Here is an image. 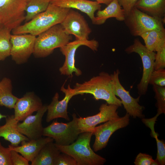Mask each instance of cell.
<instances>
[{"mask_svg": "<svg viewBox=\"0 0 165 165\" xmlns=\"http://www.w3.org/2000/svg\"><path fill=\"white\" fill-rule=\"evenodd\" d=\"M70 9L60 7L50 3L45 11L11 31L13 35L29 34L38 36L54 25L60 24Z\"/></svg>", "mask_w": 165, "mask_h": 165, "instance_id": "obj_1", "label": "cell"}, {"mask_svg": "<svg viewBox=\"0 0 165 165\" xmlns=\"http://www.w3.org/2000/svg\"><path fill=\"white\" fill-rule=\"evenodd\" d=\"M111 74L104 72L82 83H76L73 89L74 96L84 94L92 95L96 100L105 101L108 104L121 106L122 102L114 94L112 88Z\"/></svg>", "mask_w": 165, "mask_h": 165, "instance_id": "obj_2", "label": "cell"}, {"mask_svg": "<svg viewBox=\"0 0 165 165\" xmlns=\"http://www.w3.org/2000/svg\"><path fill=\"white\" fill-rule=\"evenodd\" d=\"M93 133L92 132L81 133L75 141L68 145H55L61 152L72 157L77 165H103L106 159L95 153L90 146Z\"/></svg>", "mask_w": 165, "mask_h": 165, "instance_id": "obj_3", "label": "cell"}, {"mask_svg": "<svg viewBox=\"0 0 165 165\" xmlns=\"http://www.w3.org/2000/svg\"><path fill=\"white\" fill-rule=\"evenodd\" d=\"M72 40L60 24L54 25L36 38L33 54L36 58L46 57L54 49L65 45Z\"/></svg>", "mask_w": 165, "mask_h": 165, "instance_id": "obj_4", "label": "cell"}, {"mask_svg": "<svg viewBox=\"0 0 165 165\" xmlns=\"http://www.w3.org/2000/svg\"><path fill=\"white\" fill-rule=\"evenodd\" d=\"M72 121L67 123L53 121L48 126L44 128L43 136L53 138L55 144L61 146L71 144L81 133L78 124L76 115H72Z\"/></svg>", "mask_w": 165, "mask_h": 165, "instance_id": "obj_5", "label": "cell"}, {"mask_svg": "<svg viewBox=\"0 0 165 165\" xmlns=\"http://www.w3.org/2000/svg\"><path fill=\"white\" fill-rule=\"evenodd\" d=\"M124 21L131 34L135 37L152 30L165 29L164 19L150 16L135 7L125 16Z\"/></svg>", "mask_w": 165, "mask_h": 165, "instance_id": "obj_6", "label": "cell"}, {"mask_svg": "<svg viewBox=\"0 0 165 165\" xmlns=\"http://www.w3.org/2000/svg\"><path fill=\"white\" fill-rule=\"evenodd\" d=\"M125 51L127 54L137 53L141 58L143 73L141 81L137 85V89L139 95H145L147 91L150 77L154 70L156 53L148 50L138 38L135 39L133 44L126 48Z\"/></svg>", "mask_w": 165, "mask_h": 165, "instance_id": "obj_7", "label": "cell"}, {"mask_svg": "<svg viewBox=\"0 0 165 165\" xmlns=\"http://www.w3.org/2000/svg\"><path fill=\"white\" fill-rule=\"evenodd\" d=\"M28 0H0V24L11 31L24 21Z\"/></svg>", "mask_w": 165, "mask_h": 165, "instance_id": "obj_8", "label": "cell"}, {"mask_svg": "<svg viewBox=\"0 0 165 165\" xmlns=\"http://www.w3.org/2000/svg\"><path fill=\"white\" fill-rule=\"evenodd\" d=\"M99 45L98 42L94 39H75L60 48V51L65 57L64 64L59 69L61 74L71 76L74 73L76 76L81 75V71L75 66V56L77 49L81 46H85L93 51H97Z\"/></svg>", "mask_w": 165, "mask_h": 165, "instance_id": "obj_9", "label": "cell"}, {"mask_svg": "<svg viewBox=\"0 0 165 165\" xmlns=\"http://www.w3.org/2000/svg\"><path fill=\"white\" fill-rule=\"evenodd\" d=\"M120 74L119 70L117 69L112 74V86L114 94L120 98L127 113L130 116L134 118H144L145 115L143 112L144 107L138 103L141 96L134 98L130 95L129 91L127 90L120 82L119 79Z\"/></svg>", "mask_w": 165, "mask_h": 165, "instance_id": "obj_10", "label": "cell"}, {"mask_svg": "<svg viewBox=\"0 0 165 165\" xmlns=\"http://www.w3.org/2000/svg\"><path fill=\"white\" fill-rule=\"evenodd\" d=\"M130 116L127 113L123 116L118 117L96 127L93 133L95 140L93 145L95 152L105 148L107 145L109 138L117 130L127 126L130 123Z\"/></svg>", "mask_w": 165, "mask_h": 165, "instance_id": "obj_11", "label": "cell"}, {"mask_svg": "<svg viewBox=\"0 0 165 165\" xmlns=\"http://www.w3.org/2000/svg\"><path fill=\"white\" fill-rule=\"evenodd\" d=\"M36 36L30 34L11 35L10 56L17 64L26 63L33 54Z\"/></svg>", "mask_w": 165, "mask_h": 165, "instance_id": "obj_12", "label": "cell"}, {"mask_svg": "<svg viewBox=\"0 0 165 165\" xmlns=\"http://www.w3.org/2000/svg\"><path fill=\"white\" fill-rule=\"evenodd\" d=\"M60 24L67 34L74 35L76 39L88 40L92 31L84 16L71 9Z\"/></svg>", "mask_w": 165, "mask_h": 165, "instance_id": "obj_13", "label": "cell"}, {"mask_svg": "<svg viewBox=\"0 0 165 165\" xmlns=\"http://www.w3.org/2000/svg\"><path fill=\"white\" fill-rule=\"evenodd\" d=\"M119 107L114 104H103L100 106L99 112L97 114L78 118V124L81 133H93L94 129L97 125L119 117L117 111Z\"/></svg>", "mask_w": 165, "mask_h": 165, "instance_id": "obj_14", "label": "cell"}, {"mask_svg": "<svg viewBox=\"0 0 165 165\" xmlns=\"http://www.w3.org/2000/svg\"><path fill=\"white\" fill-rule=\"evenodd\" d=\"M65 83L62 86L60 90L65 94L64 98L59 101V94L57 92L53 97L50 103L47 105L46 121L47 123L58 118H64L67 121L70 120L67 112L68 105L70 100L74 95L73 89L69 85L67 88L64 87Z\"/></svg>", "mask_w": 165, "mask_h": 165, "instance_id": "obj_15", "label": "cell"}, {"mask_svg": "<svg viewBox=\"0 0 165 165\" xmlns=\"http://www.w3.org/2000/svg\"><path fill=\"white\" fill-rule=\"evenodd\" d=\"M47 110V105H43L35 114L28 116L21 123L19 122L17 124L19 131L30 140L42 137L44 129L42 119Z\"/></svg>", "mask_w": 165, "mask_h": 165, "instance_id": "obj_16", "label": "cell"}, {"mask_svg": "<svg viewBox=\"0 0 165 165\" xmlns=\"http://www.w3.org/2000/svg\"><path fill=\"white\" fill-rule=\"evenodd\" d=\"M43 105L41 99L33 92L26 93L23 97L18 98L14 107L15 119L23 121L28 116L37 112Z\"/></svg>", "mask_w": 165, "mask_h": 165, "instance_id": "obj_17", "label": "cell"}, {"mask_svg": "<svg viewBox=\"0 0 165 165\" xmlns=\"http://www.w3.org/2000/svg\"><path fill=\"white\" fill-rule=\"evenodd\" d=\"M53 139L50 137H41L36 139L24 140L21 142V145L13 146L9 145L11 149L20 154L29 162H32L41 149L47 143L53 142Z\"/></svg>", "mask_w": 165, "mask_h": 165, "instance_id": "obj_18", "label": "cell"}, {"mask_svg": "<svg viewBox=\"0 0 165 165\" xmlns=\"http://www.w3.org/2000/svg\"><path fill=\"white\" fill-rule=\"evenodd\" d=\"M50 3L61 8L79 10L86 14L92 22L95 18V12L101 8V4L97 2L89 0H52Z\"/></svg>", "mask_w": 165, "mask_h": 165, "instance_id": "obj_19", "label": "cell"}, {"mask_svg": "<svg viewBox=\"0 0 165 165\" xmlns=\"http://www.w3.org/2000/svg\"><path fill=\"white\" fill-rule=\"evenodd\" d=\"M6 119L5 123L0 126V137L9 142L13 146H18L23 141L29 140L17 130L19 121L15 119L14 115L7 116Z\"/></svg>", "mask_w": 165, "mask_h": 165, "instance_id": "obj_20", "label": "cell"}, {"mask_svg": "<svg viewBox=\"0 0 165 165\" xmlns=\"http://www.w3.org/2000/svg\"><path fill=\"white\" fill-rule=\"evenodd\" d=\"M96 16L92 22L94 24L101 25L110 18H115L119 21H124L125 15L124 11L118 0H113L102 10L97 11Z\"/></svg>", "mask_w": 165, "mask_h": 165, "instance_id": "obj_21", "label": "cell"}, {"mask_svg": "<svg viewBox=\"0 0 165 165\" xmlns=\"http://www.w3.org/2000/svg\"><path fill=\"white\" fill-rule=\"evenodd\" d=\"M134 7L150 16L165 18V0H138Z\"/></svg>", "mask_w": 165, "mask_h": 165, "instance_id": "obj_22", "label": "cell"}, {"mask_svg": "<svg viewBox=\"0 0 165 165\" xmlns=\"http://www.w3.org/2000/svg\"><path fill=\"white\" fill-rule=\"evenodd\" d=\"M61 153L53 141L49 142L41 149L31 165H54L56 158Z\"/></svg>", "mask_w": 165, "mask_h": 165, "instance_id": "obj_23", "label": "cell"}, {"mask_svg": "<svg viewBox=\"0 0 165 165\" xmlns=\"http://www.w3.org/2000/svg\"><path fill=\"white\" fill-rule=\"evenodd\" d=\"M11 80L4 77L0 81V106L9 109L13 108L18 98L12 93Z\"/></svg>", "mask_w": 165, "mask_h": 165, "instance_id": "obj_24", "label": "cell"}, {"mask_svg": "<svg viewBox=\"0 0 165 165\" xmlns=\"http://www.w3.org/2000/svg\"><path fill=\"white\" fill-rule=\"evenodd\" d=\"M140 36L143 39L145 46L148 50L156 52L159 47L165 43V29L152 30Z\"/></svg>", "mask_w": 165, "mask_h": 165, "instance_id": "obj_25", "label": "cell"}, {"mask_svg": "<svg viewBox=\"0 0 165 165\" xmlns=\"http://www.w3.org/2000/svg\"><path fill=\"white\" fill-rule=\"evenodd\" d=\"M52 0H28L25 8L24 21L28 22L45 11Z\"/></svg>", "mask_w": 165, "mask_h": 165, "instance_id": "obj_26", "label": "cell"}, {"mask_svg": "<svg viewBox=\"0 0 165 165\" xmlns=\"http://www.w3.org/2000/svg\"><path fill=\"white\" fill-rule=\"evenodd\" d=\"M11 31L5 27L0 30V61H4L10 56Z\"/></svg>", "mask_w": 165, "mask_h": 165, "instance_id": "obj_27", "label": "cell"}, {"mask_svg": "<svg viewBox=\"0 0 165 165\" xmlns=\"http://www.w3.org/2000/svg\"><path fill=\"white\" fill-rule=\"evenodd\" d=\"M153 90L155 93V97L156 100V107L157 113L154 118L156 120L157 117L160 114L165 112V86H153Z\"/></svg>", "mask_w": 165, "mask_h": 165, "instance_id": "obj_28", "label": "cell"}, {"mask_svg": "<svg viewBox=\"0 0 165 165\" xmlns=\"http://www.w3.org/2000/svg\"><path fill=\"white\" fill-rule=\"evenodd\" d=\"M149 84L160 86H165V69L161 68L154 70L149 80Z\"/></svg>", "mask_w": 165, "mask_h": 165, "instance_id": "obj_29", "label": "cell"}, {"mask_svg": "<svg viewBox=\"0 0 165 165\" xmlns=\"http://www.w3.org/2000/svg\"><path fill=\"white\" fill-rule=\"evenodd\" d=\"M152 135L155 138L157 144V152L156 159L160 165H164L165 164V145L164 142L160 140L154 130H151Z\"/></svg>", "mask_w": 165, "mask_h": 165, "instance_id": "obj_30", "label": "cell"}, {"mask_svg": "<svg viewBox=\"0 0 165 165\" xmlns=\"http://www.w3.org/2000/svg\"><path fill=\"white\" fill-rule=\"evenodd\" d=\"M156 52L154 62V70L165 68V43L159 47Z\"/></svg>", "mask_w": 165, "mask_h": 165, "instance_id": "obj_31", "label": "cell"}, {"mask_svg": "<svg viewBox=\"0 0 165 165\" xmlns=\"http://www.w3.org/2000/svg\"><path fill=\"white\" fill-rule=\"evenodd\" d=\"M0 165H13L10 149L9 147H4L0 142Z\"/></svg>", "mask_w": 165, "mask_h": 165, "instance_id": "obj_32", "label": "cell"}, {"mask_svg": "<svg viewBox=\"0 0 165 165\" xmlns=\"http://www.w3.org/2000/svg\"><path fill=\"white\" fill-rule=\"evenodd\" d=\"M60 153L56 158L54 165H77L75 160L66 153Z\"/></svg>", "mask_w": 165, "mask_h": 165, "instance_id": "obj_33", "label": "cell"}, {"mask_svg": "<svg viewBox=\"0 0 165 165\" xmlns=\"http://www.w3.org/2000/svg\"><path fill=\"white\" fill-rule=\"evenodd\" d=\"M153 160L152 156L140 153L136 156L134 163L135 165H152Z\"/></svg>", "mask_w": 165, "mask_h": 165, "instance_id": "obj_34", "label": "cell"}, {"mask_svg": "<svg viewBox=\"0 0 165 165\" xmlns=\"http://www.w3.org/2000/svg\"><path fill=\"white\" fill-rule=\"evenodd\" d=\"M13 165H28L29 161L16 151L11 149Z\"/></svg>", "mask_w": 165, "mask_h": 165, "instance_id": "obj_35", "label": "cell"}, {"mask_svg": "<svg viewBox=\"0 0 165 165\" xmlns=\"http://www.w3.org/2000/svg\"><path fill=\"white\" fill-rule=\"evenodd\" d=\"M121 6H122L125 16L130 12L138 0H118Z\"/></svg>", "mask_w": 165, "mask_h": 165, "instance_id": "obj_36", "label": "cell"}, {"mask_svg": "<svg viewBox=\"0 0 165 165\" xmlns=\"http://www.w3.org/2000/svg\"><path fill=\"white\" fill-rule=\"evenodd\" d=\"M99 3L104 4L107 6L113 0H95Z\"/></svg>", "mask_w": 165, "mask_h": 165, "instance_id": "obj_37", "label": "cell"}, {"mask_svg": "<svg viewBox=\"0 0 165 165\" xmlns=\"http://www.w3.org/2000/svg\"><path fill=\"white\" fill-rule=\"evenodd\" d=\"M7 116L4 115H3L0 113V120L2 118H6Z\"/></svg>", "mask_w": 165, "mask_h": 165, "instance_id": "obj_38", "label": "cell"}, {"mask_svg": "<svg viewBox=\"0 0 165 165\" xmlns=\"http://www.w3.org/2000/svg\"><path fill=\"white\" fill-rule=\"evenodd\" d=\"M3 27L1 24H0V30Z\"/></svg>", "mask_w": 165, "mask_h": 165, "instance_id": "obj_39", "label": "cell"}]
</instances>
